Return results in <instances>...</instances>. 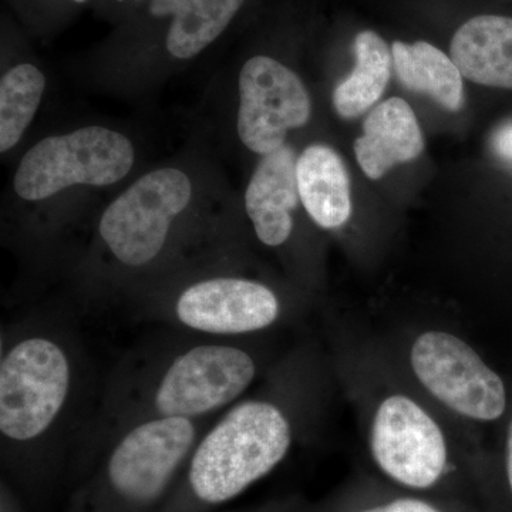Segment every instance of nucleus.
Masks as SVG:
<instances>
[{
	"mask_svg": "<svg viewBox=\"0 0 512 512\" xmlns=\"http://www.w3.org/2000/svg\"><path fill=\"white\" fill-rule=\"evenodd\" d=\"M256 373L247 349L207 336L134 357L107 387L97 444L144 420H205L237 402Z\"/></svg>",
	"mask_w": 512,
	"mask_h": 512,
	"instance_id": "obj_1",
	"label": "nucleus"
},
{
	"mask_svg": "<svg viewBox=\"0 0 512 512\" xmlns=\"http://www.w3.org/2000/svg\"><path fill=\"white\" fill-rule=\"evenodd\" d=\"M79 362L74 343L49 322L30 320L2 333L0 443L3 467L29 487L74 399Z\"/></svg>",
	"mask_w": 512,
	"mask_h": 512,
	"instance_id": "obj_2",
	"label": "nucleus"
},
{
	"mask_svg": "<svg viewBox=\"0 0 512 512\" xmlns=\"http://www.w3.org/2000/svg\"><path fill=\"white\" fill-rule=\"evenodd\" d=\"M205 430V420L151 419L117 431L64 512L163 511Z\"/></svg>",
	"mask_w": 512,
	"mask_h": 512,
	"instance_id": "obj_3",
	"label": "nucleus"
},
{
	"mask_svg": "<svg viewBox=\"0 0 512 512\" xmlns=\"http://www.w3.org/2000/svg\"><path fill=\"white\" fill-rule=\"evenodd\" d=\"M291 421L268 400H244L211 424L161 512H211L268 476L288 454Z\"/></svg>",
	"mask_w": 512,
	"mask_h": 512,
	"instance_id": "obj_4",
	"label": "nucleus"
},
{
	"mask_svg": "<svg viewBox=\"0 0 512 512\" xmlns=\"http://www.w3.org/2000/svg\"><path fill=\"white\" fill-rule=\"evenodd\" d=\"M191 198V181L183 171H151L101 215L97 227L101 244L121 268L143 271L163 256Z\"/></svg>",
	"mask_w": 512,
	"mask_h": 512,
	"instance_id": "obj_5",
	"label": "nucleus"
},
{
	"mask_svg": "<svg viewBox=\"0 0 512 512\" xmlns=\"http://www.w3.org/2000/svg\"><path fill=\"white\" fill-rule=\"evenodd\" d=\"M134 164V148L123 134L90 126L43 138L16 170L13 187L29 202L55 197L74 185L106 187L123 180Z\"/></svg>",
	"mask_w": 512,
	"mask_h": 512,
	"instance_id": "obj_6",
	"label": "nucleus"
},
{
	"mask_svg": "<svg viewBox=\"0 0 512 512\" xmlns=\"http://www.w3.org/2000/svg\"><path fill=\"white\" fill-rule=\"evenodd\" d=\"M146 311L147 319L207 338L224 339L274 325L281 302L261 282L215 275L185 285L170 301L148 305Z\"/></svg>",
	"mask_w": 512,
	"mask_h": 512,
	"instance_id": "obj_7",
	"label": "nucleus"
},
{
	"mask_svg": "<svg viewBox=\"0 0 512 512\" xmlns=\"http://www.w3.org/2000/svg\"><path fill=\"white\" fill-rule=\"evenodd\" d=\"M412 366L424 387L454 412L483 421L504 413L503 380L456 336L444 332L421 335L413 346Z\"/></svg>",
	"mask_w": 512,
	"mask_h": 512,
	"instance_id": "obj_8",
	"label": "nucleus"
},
{
	"mask_svg": "<svg viewBox=\"0 0 512 512\" xmlns=\"http://www.w3.org/2000/svg\"><path fill=\"white\" fill-rule=\"evenodd\" d=\"M312 103L298 74L272 57L249 59L239 74L237 130L242 144L259 156L285 146L289 130L311 119Z\"/></svg>",
	"mask_w": 512,
	"mask_h": 512,
	"instance_id": "obj_9",
	"label": "nucleus"
},
{
	"mask_svg": "<svg viewBox=\"0 0 512 512\" xmlns=\"http://www.w3.org/2000/svg\"><path fill=\"white\" fill-rule=\"evenodd\" d=\"M372 453L387 476L412 488L436 484L447 463L440 427L404 396L380 404L373 421Z\"/></svg>",
	"mask_w": 512,
	"mask_h": 512,
	"instance_id": "obj_10",
	"label": "nucleus"
},
{
	"mask_svg": "<svg viewBox=\"0 0 512 512\" xmlns=\"http://www.w3.org/2000/svg\"><path fill=\"white\" fill-rule=\"evenodd\" d=\"M298 158L291 147L269 153L259 161L245 192V210L256 238L266 247H282L293 232L298 208Z\"/></svg>",
	"mask_w": 512,
	"mask_h": 512,
	"instance_id": "obj_11",
	"label": "nucleus"
},
{
	"mask_svg": "<svg viewBox=\"0 0 512 512\" xmlns=\"http://www.w3.org/2000/svg\"><path fill=\"white\" fill-rule=\"evenodd\" d=\"M353 148L370 180H380L396 165L417 160L424 138L410 104L400 97L377 104L363 121V134Z\"/></svg>",
	"mask_w": 512,
	"mask_h": 512,
	"instance_id": "obj_12",
	"label": "nucleus"
},
{
	"mask_svg": "<svg viewBox=\"0 0 512 512\" xmlns=\"http://www.w3.org/2000/svg\"><path fill=\"white\" fill-rule=\"evenodd\" d=\"M450 53L470 82L512 89V18L487 15L468 20L451 40Z\"/></svg>",
	"mask_w": 512,
	"mask_h": 512,
	"instance_id": "obj_13",
	"label": "nucleus"
},
{
	"mask_svg": "<svg viewBox=\"0 0 512 512\" xmlns=\"http://www.w3.org/2000/svg\"><path fill=\"white\" fill-rule=\"evenodd\" d=\"M299 197L319 227H342L352 215L350 180L342 157L325 144H312L298 158Z\"/></svg>",
	"mask_w": 512,
	"mask_h": 512,
	"instance_id": "obj_14",
	"label": "nucleus"
},
{
	"mask_svg": "<svg viewBox=\"0 0 512 512\" xmlns=\"http://www.w3.org/2000/svg\"><path fill=\"white\" fill-rule=\"evenodd\" d=\"M245 0H151L154 16L173 15L167 46L171 56L188 60L200 55L228 28Z\"/></svg>",
	"mask_w": 512,
	"mask_h": 512,
	"instance_id": "obj_15",
	"label": "nucleus"
},
{
	"mask_svg": "<svg viewBox=\"0 0 512 512\" xmlns=\"http://www.w3.org/2000/svg\"><path fill=\"white\" fill-rule=\"evenodd\" d=\"M392 55L394 72L406 89L431 97L448 111L463 109V76L446 53L427 42H394Z\"/></svg>",
	"mask_w": 512,
	"mask_h": 512,
	"instance_id": "obj_16",
	"label": "nucleus"
},
{
	"mask_svg": "<svg viewBox=\"0 0 512 512\" xmlns=\"http://www.w3.org/2000/svg\"><path fill=\"white\" fill-rule=\"evenodd\" d=\"M355 56V69L333 92V107L346 120L356 119L375 106L393 69L392 49L372 30L356 36Z\"/></svg>",
	"mask_w": 512,
	"mask_h": 512,
	"instance_id": "obj_17",
	"label": "nucleus"
},
{
	"mask_svg": "<svg viewBox=\"0 0 512 512\" xmlns=\"http://www.w3.org/2000/svg\"><path fill=\"white\" fill-rule=\"evenodd\" d=\"M46 79L36 66L19 64L6 72L0 82V151L12 150L35 117Z\"/></svg>",
	"mask_w": 512,
	"mask_h": 512,
	"instance_id": "obj_18",
	"label": "nucleus"
},
{
	"mask_svg": "<svg viewBox=\"0 0 512 512\" xmlns=\"http://www.w3.org/2000/svg\"><path fill=\"white\" fill-rule=\"evenodd\" d=\"M363 512H441L420 500H397Z\"/></svg>",
	"mask_w": 512,
	"mask_h": 512,
	"instance_id": "obj_19",
	"label": "nucleus"
},
{
	"mask_svg": "<svg viewBox=\"0 0 512 512\" xmlns=\"http://www.w3.org/2000/svg\"><path fill=\"white\" fill-rule=\"evenodd\" d=\"M507 473H508V481H510V487H511V491H512V424H511L510 434H508Z\"/></svg>",
	"mask_w": 512,
	"mask_h": 512,
	"instance_id": "obj_20",
	"label": "nucleus"
},
{
	"mask_svg": "<svg viewBox=\"0 0 512 512\" xmlns=\"http://www.w3.org/2000/svg\"><path fill=\"white\" fill-rule=\"evenodd\" d=\"M501 148L507 154H511L512 156V131H507V133L503 136V144H501Z\"/></svg>",
	"mask_w": 512,
	"mask_h": 512,
	"instance_id": "obj_21",
	"label": "nucleus"
},
{
	"mask_svg": "<svg viewBox=\"0 0 512 512\" xmlns=\"http://www.w3.org/2000/svg\"><path fill=\"white\" fill-rule=\"evenodd\" d=\"M74 2H76V3H84V2H86V0H74Z\"/></svg>",
	"mask_w": 512,
	"mask_h": 512,
	"instance_id": "obj_22",
	"label": "nucleus"
}]
</instances>
